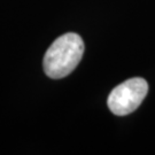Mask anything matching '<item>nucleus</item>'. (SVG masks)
Returning a JSON list of instances; mask_svg holds the SVG:
<instances>
[{"label":"nucleus","instance_id":"1","mask_svg":"<svg viewBox=\"0 0 155 155\" xmlns=\"http://www.w3.org/2000/svg\"><path fill=\"white\" fill-rule=\"evenodd\" d=\"M84 54L82 37L68 32L53 41L44 56V71L50 78L60 79L68 76L81 62Z\"/></svg>","mask_w":155,"mask_h":155},{"label":"nucleus","instance_id":"2","mask_svg":"<svg viewBox=\"0 0 155 155\" xmlns=\"http://www.w3.org/2000/svg\"><path fill=\"white\" fill-rule=\"evenodd\" d=\"M147 92L148 84L144 78H130L111 91L107 105L114 115L125 116L141 105Z\"/></svg>","mask_w":155,"mask_h":155}]
</instances>
